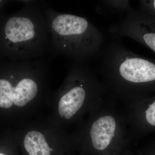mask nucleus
I'll return each mask as SVG.
<instances>
[{
    "instance_id": "obj_1",
    "label": "nucleus",
    "mask_w": 155,
    "mask_h": 155,
    "mask_svg": "<svg viewBox=\"0 0 155 155\" xmlns=\"http://www.w3.org/2000/svg\"><path fill=\"white\" fill-rule=\"evenodd\" d=\"M97 56L101 80L117 103L126 105L155 94V60L116 41L103 45Z\"/></svg>"
},
{
    "instance_id": "obj_2",
    "label": "nucleus",
    "mask_w": 155,
    "mask_h": 155,
    "mask_svg": "<svg viewBox=\"0 0 155 155\" xmlns=\"http://www.w3.org/2000/svg\"><path fill=\"white\" fill-rule=\"evenodd\" d=\"M16 13L0 18V57L13 61L44 58L50 53V32L44 8L28 1Z\"/></svg>"
},
{
    "instance_id": "obj_3",
    "label": "nucleus",
    "mask_w": 155,
    "mask_h": 155,
    "mask_svg": "<svg viewBox=\"0 0 155 155\" xmlns=\"http://www.w3.org/2000/svg\"><path fill=\"white\" fill-rule=\"evenodd\" d=\"M44 10L49 28L51 54L85 64L98 56L104 45V36L88 19L49 7H44Z\"/></svg>"
},
{
    "instance_id": "obj_4",
    "label": "nucleus",
    "mask_w": 155,
    "mask_h": 155,
    "mask_svg": "<svg viewBox=\"0 0 155 155\" xmlns=\"http://www.w3.org/2000/svg\"><path fill=\"white\" fill-rule=\"evenodd\" d=\"M85 150L91 155H125L131 141L122 109L110 97L91 113L86 132Z\"/></svg>"
},
{
    "instance_id": "obj_5",
    "label": "nucleus",
    "mask_w": 155,
    "mask_h": 155,
    "mask_svg": "<svg viewBox=\"0 0 155 155\" xmlns=\"http://www.w3.org/2000/svg\"><path fill=\"white\" fill-rule=\"evenodd\" d=\"M64 94L59 102L62 118L71 119L86 107L91 112L102 105L109 97L107 89L87 64L69 65Z\"/></svg>"
},
{
    "instance_id": "obj_6",
    "label": "nucleus",
    "mask_w": 155,
    "mask_h": 155,
    "mask_svg": "<svg viewBox=\"0 0 155 155\" xmlns=\"http://www.w3.org/2000/svg\"><path fill=\"white\" fill-rule=\"evenodd\" d=\"M120 22L111 25L110 33L127 37L143 45L155 53V18L130 8Z\"/></svg>"
},
{
    "instance_id": "obj_7",
    "label": "nucleus",
    "mask_w": 155,
    "mask_h": 155,
    "mask_svg": "<svg viewBox=\"0 0 155 155\" xmlns=\"http://www.w3.org/2000/svg\"><path fill=\"white\" fill-rule=\"evenodd\" d=\"M130 141H138L155 132V94L122 106Z\"/></svg>"
},
{
    "instance_id": "obj_8",
    "label": "nucleus",
    "mask_w": 155,
    "mask_h": 155,
    "mask_svg": "<svg viewBox=\"0 0 155 155\" xmlns=\"http://www.w3.org/2000/svg\"><path fill=\"white\" fill-rule=\"evenodd\" d=\"M24 147L28 155H51L54 150L48 144L44 136L35 130L29 131L25 136Z\"/></svg>"
},
{
    "instance_id": "obj_9",
    "label": "nucleus",
    "mask_w": 155,
    "mask_h": 155,
    "mask_svg": "<svg viewBox=\"0 0 155 155\" xmlns=\"http://www.w3.org/2000/svg\"><path fill=\"white\" fill-rule=\"evenodd\" d=\"M103 3L109 8L118 11L126 12L131 8L129 1H104Z\"/></svg>"
},
{
    "instance_id": "obj_10",
    "label": "nucleus",
    "mask_w": 155,
    "mask_h": 155,
    "mask_svg": "<svg viewBox=\"0 0 155 155\" xmlns=\"http://www.w3.org/2000/svg\"><path fill=\"white\" fill-rule=\"evenodd\" d=\"M140 11L155 18V0L139 1Z\"/></svg>"
},
{
    "instance_id": "obj_11",
    "label": "nucleus",
    "mask_w": 155,
    "mask_h": 155,
    "mask_svg": "<svg viewBox=\"0 0 155 155\" xmlns=\"http://www.w3.org/2000/svg\"><path fill=\"white\" fill-rule=\"evenodd\" d=\"M137 155H155V139L137 151Z\"/></svg>"
},
{
    "instance_id": "obj_12",
    "label": "nucleus",
    "mask_w": 155,
    "mask_h": 155,
    "mask_svg": "<svg viewBox=\"0 0 155 155\" xmlns=\"http://www.w3.org/2000/svg\"><path fill=\"white\" fill-rule=\"evenodd\" d=\"M5 1L0 0V18L2 17V16H1V9H2V8L3 5L5 4Z\"/></svg>"
},
{
    "instance_id": "obj_13",
    "label": "nucleus",
    "mask_w": 155,
    "mask_h": 155,
    "mask_svg": "<svg viewBox=\"0 0 155 155\" xmlns=\"http://www.w3.org/2000/svg\"><path fill=\"white\" fill-rule=\"evenodd\" d=\"M125 155H137L136 153H134L131 151V150H129Z\"/></svg>"
},
{
    "instance_id": "obj_14",
    "label": "nucleus",
    "mask_w": 155,
    "mask_h": 155,
    "mask_svg": "<svg viewBox=\"0 0 155 155\" xmlns=\"http://www.w3.org/2000/svg\"><path fill=\"white\" fill-rule=\"evenodd\" d=\"M0 155H6V154L4 153L0 152Z\"/></svg>"
},
{
    "instance_id": "obj_15",
    "label": "nucleus",
    "mask_w": 155,
    "mask_h": 155,
    "mask_svg": "<svg viewBox=\"0 0 155 155\" xmlns=\"http://www.w3.org/2000/svg\"></svg>"
}]
</instances>
